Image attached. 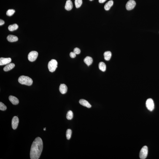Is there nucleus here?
Listing matches in <instances>:
<instances>
[{
  "instance_id": "nucleus-7",
  "label": "nucleus",
  "mask_w": 159,
  "mask_h": 159,
  "mask_svg": "<svg viewBox=\"0 0 159 159\" xmlns=\"http://www.w3.org/2000/svg\"><path fill=\"white\" fill-rule=\"evenodd\" d=\"M136 5V2L133 0H129L127 3L126 8L127 10H130L134 8Z\"/></svg>"
},
{
  "instance_id": "nucleus-6",
  "label": "nucleus",
  "mask_w": 159,
  "mask_h": 159,
  "mask_svg": "<svg viewBox=\"0 0 159 159\" xmlns=\"http://www.w3.org/2000/svg\"><path fill=\"white\" fill-rule=\"evenodd\" d=\"M38 56V53L36 51L30 52L28 55L29 60L31 62H33L36 60Z\"/></svg>"
},
{
  "instance_id": "nucleus-24",
  "label": "nucleus",
  "mask_w": 159,
  "mask_h": 159,
  "mask_svg": "<svg viewBox=\"0 0 159 159\" xmlns=\"http://www.w3.org/2000/svg\"><path fill=\"white\" fill-rule=\"evenodd\" d=\"M72 131L70 129H68L66 133V136L67 139L68 140L70 139L72 135Z\"/></svg>"
},
{
  "instance_id": "nucleus-10",
  "label": "nucleus",
  "mask_w": 159,
  "mask_h": 159,
  "mask_svg": "<svg viewBox=\"0 0 159 159\" xmlns=\"http://www.w3.org/2000/svg\"><path fill=\"white\" fill-rule=\"evenodd\" d=\"M73 7V4L72 1L71 0H67L66 1L65 6V9L66 10L69 11L71 10Z\"/></svg>"
},
{
  "instance_id": "nucleus-17",
  "label": "nucleus",
  "mask_w": 159,
  "mask_h": 159,
  "mask_svg": "<svg viewBox=\"0 0 159 159\" xmlns=\"http://www.w3.org/2000/svg\"><path fill=\"white\" fill-rule=\"evenodd\" d=\"M114 1L112 0L108 1L104 6V9L106 10H109L113 5Z\"/></svg>"
},
{
  "instance_id": "nucleus-26",
  "label": "nucleus",
  "mask_w": 159,
  "mask_h": 159,
  "mask_svg": "<svg viewBox=\"0 0 159 159\" xmlns=\"http://www.w3.org/2000/svg\"><path fill=\"white\" fill-rule=\"evenodd\" d=\"M74 52L76 54H79L80 53V50L79 48L76 47L74 49Z\"/></svg>"
},
{
  "instance_id": "nucleus-21",
  "label": "nucleus",
  "mask_w": 159,
  "mask_h": 159,
  "mask_svg": "<svg viewBox=\"0 0 159 159\" xmlns=\"http://www.w3.org/2000/svg\"><path fill=\"white\" fill-rule=\"evenodd\" d=\"M73 114L72 111H68L66 115V118L68 120H71L73 118Z\"/></svg>"
},
{
  "instance_id": "nucleus-30",
  "label": "nucleus",
  "mask_w": 159,
  "mask_h": 159,
  "mask_svg": "<svg viewBox=\"0 0 159 159\" xmlns=\"http://www.w3.org/2000/svg\"><path fill=\"white\" fill-rule=\"evenodd\" d=\"M46 128H44L43 130L44 131H45V130H46Z\"/></svg>"
},
{
  "instance_id": "nucleus-15",
  "label": "nucleus",
  "mask_w": 159,
  "mask_h": 159,
  "mask_svg": "<svg viewBox=\"0 0 159 159\" xmlns=\"http://www.w3.org/2000/svg\"><path fill=\"white\" fill-rule=\"evenodd\" d=\"M84 62L88 66L91 65L93 63V59L91 57L87 56L84 59Z\"/></svg>"
},
{
  "instance_id": "nucleus-19",
  "label": "nucleus",
  "mask_w": 159,
  "mask_h": 159,
  "mask_svg": "<svg viewBox=\"0 0 159 159\" xmlns=\"http://www.w3.org/2000/svg\"><path fill=\"white\" fill-rule=\"evenodd\" d=\"M18 28V25L17 24H14L9 25L8 27V29L9 31H13L17 30Z\"/></svg>"
},
{
  "instance_id": "nucleus-23",
  "label": "nucleus",
  "mask_w": 159,
  "mask_h": 159,
  "mask_svg": "<svg viewBox=\"0 0 159 159\" xmlns=\"http://www.w3.org/2000/svg\"><path fill=\"white\" fill-rule=\"evenodd\" d=\"M15 12V10L13 9H9L6 12V15L9 16H11L13 15Z\"/></svg>"
},
{
  "instance_id": "nucleus-11",
  "label": "nucleus",
  "mask_w": 159,
  "mask_h": 159,
  "mask_svg": "<svg viewBox=\"0 0 159 159\" xmlns=\"http://www.w3.org/2000/svg\"><path fill=\"white\" fill-rule=\"evenodd\" d=\"M60 91L62 94H65L67 92L68 87L65 84H61L59 88Z\"/></svg>"
},
{
  "instance_id": "nucleus-16",
  "label": "nucleus",
  "mask_w": 159,
  "mask_h": 159,
  "mask_svg": "<svg viewBox=\"0 0 159 159\" xmlns=\"http://www.w3.org/2000/svg\"><path fill=\"white\" fill-rule=\"evenodd\" d=\"M15 64L13 63H9L4 68V71L6 72L10 71L15 67Z\"/></svg>"
},
{
  "instance_id": "nucleus-18",
  "label": "nucleus",
  "mask_w": 159,
  "mask_h": 159,
  "mask_svg": "<svg viewBox=\"0 0 159 159\" xmlns=\"http://www.w3.org/2000/svg\"><path fill=\"white\" fill-rule=\"evenodd\" d=\"M111 55H112V54L110 51H107L105 52L104 53L105 60L106 61H109L111 59Z\"/></svg>"
},
{
  "instance_id": "nucleus-4",
  "label": "nucleus",
  "mask_w": 159,
  "mask_h": 159,
  "mask_svg": "<svg viewBox=\"0 0 159 159\" xmlns=\"http://www.w3.org/2000/svg\"><path fill=\"white\" fill-rule=\"evenodd\" d=\"M148 154V148L147 146H144L141 149L140 152L139 157L141 159L147 158Z\"/></svg>"
},
{
  "instance_id": "nucleus-3",
  "label": "nucleus",
  "mask_w": 159,
  "mask_h": 159,
  "mask_svg": "<svg viewBox=\"0 0 159 159\" xmlns=\"http://www.w3.org/2000/svg\"><path fill=\"white\" fill-rule=\"evenodd\" d=\"M58 63L55 60L52 59L51 60L48 64L49 71L51 72H54L58 67Z\"/></svg>"
},
{
  "instance_id": "nucleus-13",
  "label": "nucleus",
  "mask_w": 159,
  "mask_h": 159,
  "mask_svg": "<svg viewBox=\"0 0 159 159\" xmlns=\"http://www.w3.org/2000/svg\"><path fill=\"white\" fill-rule=\"evenodd\" d=\"M79 103L82 106H85L88 108L91 107V106L88 101L84 99H81L80 100Z\"/></svg>"
},
{
  "instance_id": "nucleus-5",
  "label": "nucleus",
  "mask_w": 159,
  "mask_h": 159,
  "mask_svg": "<svg viewBox=\"0 0 159 159\" xmlns=\"http://www.w3.org/2000/svg\"><path fill=\"white\" fill-rule=\"evenodd\" d=\"M146 106L148 109L149 111H153L155 108V105L153 100L151 98L148 99L146 101Z\"/></svg>"
},
{
  "instance_id": "nucleus-1",
  "label": "nucleus",
  "mask_w": 159,
  "mask_h": 159,
  "mask_svg": "<svg viewBox=\"0 0 159 159\" xmlns=\"http://www.w3.org/2000/svg\"><path fill=\"white\" fill-rule=\"evenodd\" d=\"M43 144L40 137L36 138L32 144L30 151V158L31 159H38L42 153Z\"/></svg>"
},
{
  "instance_id": "nucleus-12",
  "label": "nucleus",
  "mask_w": 159,
  "mask_h": 159,
  "mask_svg": "<svg viewBox=\"0 0 159 159\" xmlns=\"http://www.w3.org/2000/svg\"><path fill=\"white\" fill-rule=\"evenodd\" d=\"M9 99L13 104L16 105L18 104L19 103V100L18 98L16 97L10 95L9 97Z\"/></svg>"
},
{
  "instance_id": "nucleus-25",
  "label": "nucleus",
  "mask_w": 159,
  "mask_h": 159,
  "mask_svg": "<svg viewBox=\"0 0 159 159\" xmlns=\"http://www.w3.org/2000/svg\"><path fill=\"white\" fill-rule=\"evenodd\" d=\"M6 106L2 103L0 102V110L1 111H4L7 109Z\"/></svg>"
},
{
  "instance_id": "nucleus-29",
  "label": "nucleus",
  "mask_w": 159,
  "mask_h": 159,
  "mask_svg": "<svg viewBox=\"0 0 159 159\" xmlns=\"http://www.w3.org/2000/svg\"><path fill=\"white\" fill-rule=\"evenodd\" d=\"M106 0H99V2L102 3L104 2Z\"/></svg>"
},
{
  "instance_id": "nucleus-20",
  "label": "nucleus",
  "mask_w": 159,
  "mask_h": 159,
  "mask_svg": "<svg viewBox=\"0 0 159 159\" xmlns=\"http://www.w3.org/2000/svg\"><path fill=\"white\" fill-rule=\"evenodd\" d=\"M99 69L100 70L103 72H104L106 71V66L104 63L103 62H101L98 65Z\"/></svg>"
},
{
  "instance_id": "nucleus-9",
  "label": "nucleus",
  "mask_w": 159,
  "mask_h": 159,
  "mask_svg": "<svg viewBox=\"0 0 159 159\" xmlns=\"http://www.w3.org/2000/svg\"><path fill=\"white\" fill-rule=\"evenodd\" d=\"M11 61V59L10 58H0V65H5L8 64Z\"/></svg>"
},
{
  "instance_id": "nucleus-8",
  "label": "nucleus",
  "mask_w": 159,
  "mask_h": 159,
  "mask_svg": "<svg viewBox=\"0 0 159 159\" xmlns=\"http://www.w3.org/2000/svg\"><path fill=\"white\" fill-rule=\"evenodd\" d=\"M19 119L16 116H15L13 118L12 121V128L14 130L16 129L18 126Z\"/></svg>"
},
{
  "instance_id": "nucleus-14",
  "label": "nucleus",
  "mask_w": 159,
  "mask_h": 159,
  "mask_svg": "<svg viewBox=\"0 0 159 159\" xmlns=\"http://www.w3.org/2000/svg\"><path fill=\"white\" fill-rule=\"evenodd\" d=\"M7 39L9 42H13L18 41V39L16 36L12 35H9L7 37Z\"/></svg>"
},
{
  "instance_id": "nucleus-22",
  "label": "nucleus",
  "mask_w": 159,
  "mask_h": 159,
  "mask_svg": "<svg viewBox=\"0 0 159 159\" xmlns=\"http://www.w3.org/2000/svg\"><path fill=\"white\" fill-rule=\"evenodd\" d=\"M76 7V8H79L80 7L82 4V0H75V1Z\"/></svg>"
},
{
  "instance_id": "nucleus-31",
  "label": "nucleus",
  "mask_w": 159,
  "mask_h": 159,
  "mask_svg": "<svg viewBox=\"0 0 159 159\" xmlns=\"http://www.w3.org/2000/svg\"><path fill=\"white\" fill-rule=\"evenodd\" d=\"M89 0L90 1H92L93 0Z\"/></svg>"
},
{
  "instance_id": "nucleus-28",
  "label": "nucleus",
  "mask_w": 159,
  "mask_h": 159,
  "mask_svg": "<svg viewBox=\"0 0 159 159\" xmlns=\"http://www.w3.org/2000/svg\"><path fill=\"white\" fill-rule=\"evenodd\" d=\"M4 21L0 19V25L1 26V25H4Z\"/></svg>"
},
{
  "instance_id": "nucleus-27",
  "label": "nucleus",
  "mask_w": 159,
  "mask_h": 159,
  "mask_svg": "<svg viewBox=\"0 0 159 159\" xmlns=\"http://www.w3.org/2000/svg\"><path fill=\"white\" fill-rule=\"evenodd\" d=\"M70 55L71 58H74L76 56V54L74 52H71L70 54Z\"/></svg>"
},
{
  "instance_id": "nucleus-2",
  "label": "nucleus",
  "mask_w": 159,
  "mask_h": 159,
  "mask_svg": "<svg viewBox=\"0 0 159 159\" xmlns=\"http://www.w3.org/2000/svg\"><path fill=\"white\" fill-rule=\"evenodd\" d=\"M18 81L22 85L28 86L31 85L33 83L32 79L28 76H22L19 77Z\"/></svg>"
}]
</instances>
